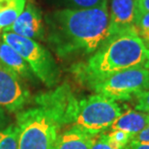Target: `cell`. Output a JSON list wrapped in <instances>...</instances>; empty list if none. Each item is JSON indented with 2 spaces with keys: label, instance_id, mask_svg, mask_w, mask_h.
Listing matches in <instances>:
<instances>
[{
  "label": "cell",
  "instance_id": "cell-11",
  "mask_svg": "<svg viewBox=\"0 0 149 149\" xmlns=\"http://www.w3.org/2000/svg\"><path fill=\"white\" fill-rule=\"evenodd\" d=\"M96 136L71 126L59 133L53 149H91Z\"/></svg>",
  "mask_w": 149,
  "mask_h": 149
},
{
  "label": "cell",
  "instance_id": "cell-7",
  "mask_svg": "<svg viewBox=\"0 0 149 149\" xmlns=\"http://www.w3.org/2000/svg\"><path fill=\"white\" fill-rule=\"evenodd\" d=\"M31 102L23 79L0 62V107L9 112H19Z\"/></svg>",
  "mask_w": 149,
  "mask_h": 149
},
{
  "label": "cell",
  "instance_id": "cell-20",
  "mask_svg": "<svg viewBox=\"0 0 149 149\" xmlns=\"http://www.w3.org/2000/svg\"><path fill=\"white\" fill-rule=\"evenodd\" d=\"M132 141H136L139 142H149V124L141 133H139L138 135L134 136Z\"/></svg>",
  "mask_w": 149,
  "mask_h": 149
},
{
  "label": "cell",
  "instance_id": "cell-9",
  "mask_svg": "<svg viewBox=\"0 0 149 149\" xmlns=\"http://www.w3.org/2000/svg\"><path fill=\"white\" fill-rule=\"evenodd\" d=\"M138 0H109V35L135 28Z\"/></svg>",
  "mask_w": 149,
  "mask_h": 149
},
{
  "label": "cell",
  "instance_id": "cell-15",
  "mask_svg": "<svg viewBox=\"0 0 149 149\" xmlns=\"http://www.w3.org/2000/svg\"><path fill=\"white\" fill-rule=\"evenodd\" d=\"M19 130L16 124L0 130V149H17Z\"/></svg>",
  "mask_w": 149,
  "mask_h": 149
},
{
  "label": "cell",
  "instance_id": "cell-5",
  "mask_svg": "<svg viewBox=\"0 0 149 149\" xmlns=\"http://www.w3.org/2000/svg\"><path fill=\"white\" fill-rule=\"evenodd\" d=\"M120 106L101 95L95 94L79 100L72 126L93 136L106 133L122 114Z\"/></svg>",
  "mask_w": 149,
  "mask_h": 149
},
{
  "label": "cell",
  "instance_id": "cell-4",
  "mask_svg": "<svg viewBox=\"0 0 149 149\" xmlns=\"http://www.w3.org/2000/svg\"><path fill=\"white\" fill-rule=\"evenodd\" d=\"M1 39L19 53L36 79L44 85L52 88L58 84L61 71L49 49L37 41L12 32H2Z\"/></svg>",
  "mask_w": 149,
  "mask_h": 149
},
{
  "label": "cell",
  "instance_id": "cell-2",
  "mask_svg": "<svg viewBox=\"0 0 149 149\" xmlns=\"http://www.w3.org/2000/svg\"><path fill=\"white\" fill-rule=\"evenodd\" d=\"M33 107L17 113V149H53L65 126H72L79 99L69 83L38 94Z\"/></svg>",
  "mask_w": 149,
  "mask_h": 149
},
{
  "label": "cell",
  "instance_id": "cell-1",
  "mask_svg": "<svg viewBox=\"0 0 149 149\" xmlns=\"http://www.w3.org/2000/svg\"><path fill=\"white\" fill-rule=\"evenodd\" d=\"M46 40L61 59L91 55L109 36L108 0L84 10L57 9L45 16Z\"/></svg>",
  "mask_w": 149,
  "mask_h": 149
},
{
  "label": "cell",
  "instance_id": "cell-17",
  "mask_svg": "<svg viewBox=\"0 0 149 149\" xmlns=\"http://www.w3.org/2000/svg\"><path fill=\"white\" fill-rule=\"evenodd\" d=\"M136 109L149 112V90L136 95Z\"/></svg>",
  "mask_w": 149,
  "mask_h": 149
},
{
  "label": "cell",
  "instance_id": "cell-14",
  "mask_svg": "<svg viewBox=\"0 0 149 149\" xmlns=\"http://www.w3.org/2000/svg\"><path fill=\"white\" fill-rule=\"evenodd\" d=\"M49 1L60 9L84 10V9L98 7L105 3L107 0H49Z\"/></svg>",
  "mask_w": 149,
  "mask_h": 149
},
{
  "label": "cell",
  "instance_id": "cell-23",
  "mask_svg": "<svg viewBox=\"0 0 149 149\" xmlns=\"http://www.w3.org/2000/svg\"><path fill=\"white\" fill-rule=\"evenodd\" d=\"M138 11L149 12V0H138Z\"/></svg>",
  "mask_w": 149,
  "mask_h": 149
},
{
  "label": "cell",
  "instance_id": "cell-13",
  "mask_svg": "<svg viewBox=\"0 0 149 149\" xmlns=\"http://www.w3.org/2000/svg\"><path fill=\"white\" fill-rule=\"evenodd\" d=\"M25 5L26 0H0V31L16 22Z\"/></svg>",
  "mask_w": 149,
  "mask_h": 149
},
{
  "label": "cell",
  "instance_id": "cell-3",
  "mask_svg": "<svg viewBox=\"0 0 149 149\" xmlns=\"http://www.w3.org/2000/svg\"><path fill=\"white\" fill-rule=\"evenodd\" d=\"M132 68L149 69V47L136 27L109 35L85 61L74 64L71 73L92 89L111 74Z\"/></svg>",
  "mask_w": 149,
  "mask_h": 149
},
{
  "label": "cell",
  "instance_id": "cell-19",
  "mask_svg": "<svg viewBox=\"0 0 149 149\" xmlns=\"http://www.w3.org/2000/svg\"><path fill=\"white\" fill-rule=\"evenodd\" d=\"M91 149H116V148L113 147L111 144V142L109 141L107 134L103 133L96 136Z\"/></svg>",
  "mask_w": 149,
  "mask_h": 149
},
{
  "label": "cell",
  "instance_id": "cell-18",
  "mask_svg": "<svg viewBox=\"0 0 149 149\" xmlns=\"http://www.w3.org/2000/svg\"><path fill=\"white\" fill-rule=\"evenodd\" d=\"M135 26L138 32L149 29V12H139L138 11Z\"/></svg>",
  "mask_w": 149,
  "mask_h": 149
},
{
  "label": "cell",
  "instance_id": "cell-6",
  "mask_svg": "<svg viewBox=\"0 0 149 149\" xmlns=\"http://www.w3.org/2000/svg\"><path fill=\"white\" fill-rule=\"evenodd\" d=\"M113 101H128L141 92L149 90V69L132 68L115 73L91 89Z\"/></svg>",
  "mask_w": 149,
  "mask_h": 149
},
{
  "label": "cell",
  "instance_id": "cell-10",
  "mask_svg": "<svg viewBox=\"0 0 149 149\" xmlns=\"http://www.w3.org/2000/svg\"><path fill=\"white\" fill-rule=\"evenodd\" d=\"M0 62L16 73L20 79L29 80L31 82H34L36 79V77L32 73L24 59L2 39H0Z\"/></svg>",
  "mask_w": 149,
  "mask_h": 149
},
{
  "label": "cell",
  "instance_id": "cell-12",
  "mask_svg": "<svg viewBox=\"0 0 149 149\" xmlns=\"http://www.w3.org/2000/svg\"><path fill=\"white\" fill-rule=\"evenodd\" d=\"M149 124V112L141 111H127L119 116L111 127V130H121L135 136Z\"/></svg>",
  "mask_w": 149,
  "mask_h": 149
},
{
  "label": "cell",
  "instance_id": "cell-21",
  "mask_svg": "<svg viewBox=\"0 0 149 149\" xmlns=\"http://www.w3.org/2000/svg\"><path fill=\"white\" fill-rule=\"evenodd\" d=\"M126 149H149V142H139L136 141H131L127 145Z\"/></svg>",
  "mask_w": 149,
  "mask_h": 149
},
{
  "label": "cell",
  "instance_id": "cell-22",
  "mask_svg": "<svg viewBox=\"0 0 149 149\" xmlns=\"http://www.w3.org/2000/svg\"><path fill=\"white\" fill-rule=\"evenodd\" d=\"M7 124H8V117L6 115L5 109L0 107V130L7 127Z\"/></svg>",
  "mask_w": 149,
  "mask_h": 149
},
{
  "label": "cell",
  "instance_id": "cell-16",
  "mask_svg": "<svg viewBox=\"0 0 149 149\" xmlns=\"http://www.w3.org/2000/svg\"><path fill=\"white\" fill-rule=\"evenodd\" d=\"M109 141L116 149H126L127 145L132 141L133 136L124 131L121 130H111L106 133Z\"/></svg>",
  "mask_w": 149,
  "mask_h": 149
},
{
  "label": "cell",
  "instance_id": "cell-8",
  "mask_svg": "<svg viewBox=\"0 0 149 149\" xmlns=\"http://www.w3.org/2000/svg\"><path fill=\"white\" fill-rule=\"evenodd\" d=\"M2 32H12L35 41H46V23L41 9L29 2L13 24Z\"/></svg>",
  "mask_w": 149,
  "mask_h": 149
}]
</instances>
